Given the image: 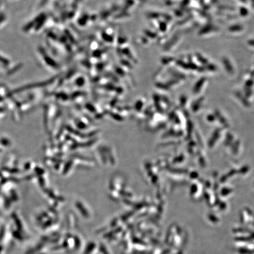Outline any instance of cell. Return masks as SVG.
Listing matches in <instances>:
<instances>
[{
	"label": "cell",
	"instance_id": "cell-1",
	"mask_svg": "<svg viewBox=\"0 0 254 254\" xmlns=\"http://www.w3.org/2000/svg\"><path fill=\"white\" fill-rule=\"evenodd\" d=\"M241 1H244H244H245V0H241Z\"/></svg>",
	"mask_w": 254,
	"mask_h": 254
}]
</instances>
